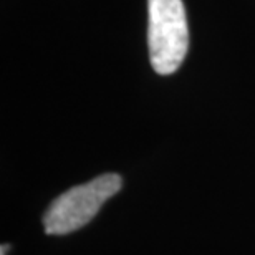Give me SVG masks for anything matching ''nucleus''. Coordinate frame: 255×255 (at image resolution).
Listing matches in <instances>:
<instances>
[{"label":"nucleus","mask_w":255,"mask_h":255,"mask_svg":"<svg viewBox=\"0 0 255 255\" xmlns=\"http://www.w3.org/2000/svg\"><path fill=\"white\" fill-rule=\"evenodd\" d=\"M147 47L156 73L179 70L189 48L186 8L182 0H147Z\"/></svg>","instance_id":"nucleus-1"},{"label":"nucleus","mask_w":255,"mask_h":255,"mask_svg":"<svg viewBox=\"0 0 255 255\" xmlns=\"http://www.w3.org/2000/svg\"><path fill=\"white\" fill-rule=\"evenodd\" d=\"M123 181L118 174L110 172L93 181L80 184L63 192L50 204L43 216V227L48 236L66 234L85 227L101 206L121 189Z\"/></svg>","instance_id":"nucleus-2"}]
</instances>
